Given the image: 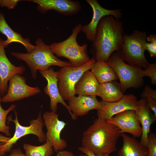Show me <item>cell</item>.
I'll list each match as a JSON object with an SVG mask.
<instances>
[{"label":"cell","mask_w":156,"mask_h":156,"mask_svg":"<svg viewBox=\"0 0 156 156\" xmlns=\"http://www.w3.org/2000/svg\"><path fill=\"white\" fill-rule=\"evenodd\" d=\"M58 114L52 112H45L43 119L47 132L46 140L49 141L56 153L64 150L67 146L66 141L60 137L61 133L67 123L58 118Z\"/></svg>","instance_id":"cell-9"},{"label":"cell","mask_w":156,"mask_h":156,"mask_svg":"<svg viewBox=\"0 0 156 156\" xmlns=\"http://www.w3.org/2000/svg\"><path fill=\"white\" fill-rule=\"evenodd\" d=\"M146 148L147 156H156V135L149 133L147 136Z\"/></svg>","instance_id":"cell-26"},{"label":"cell","mask_w":156,"mask_h":156,"mask_svg":"<svg viewBox=\"0 0 156 156\" xmlns=\"http://www.w3.org/2000/svg\"><path fill=\"white\" fill-rule=\"evenodd\" d=\"M3 40L0 37V95L2 96L8 91L10 79L14 75L23 74L25 70L23 66H16L9 60L5 53Z\"/></svg>","instance_id":"cell-16"},{"label":"cell","mask_w":156,"mask_h":156,"mask_svg":"<svg viewBox=\"0 0 156 156\" xmlns=\"http://www.w3.org/2000/svg\"><path fill=\"white\" fill-rule=\"evenodd\" d=\"M142 75L144 77L147 76L151 79V83L156 84V63L149 64L147 67L143 70Z\"/></svg>","instance_id":"cell-27"},{"label":"cell","mask_w":156,"mask_h":156,"mask_svg":"<svg viewBox=\"0 0 156 156\" xmlns=\"http://www.w3.org/2000/svg\"><path fill=\"white\" fill-rule=\"evenodd\" d=\"M23 148L26 156H51L54 150L50 142L46 140L43 144L38 146L24 143Z\"/></svg>","instance_id":"cell-24"},{"label":"cell","mask_w":156,"mask_h":156,"mask_svg":"<svg viewBox=\"0 0 156 156\" xmlns=\"http://www.w3.org/2000/svg\"><path fill=\"white\" fill-rule=\"evenodd\" d=\"M82 26L81 23L76 25L72 29L71 35L65 40L49 45L54 55L67 58L72 67L82 66L90 60L88 53V44H85L81 46L77 42V37L81 31Z\"/></svg>","instance_id":"cell-4"},{"label":"cell","mask_w":156,"mask_h":156,"mask_svg":"<svg viewBox=\"0 0 156 156\" xmlns=\"http://www.w3.org/2000/svg\"><path fill=\"white\" fill-rule=\"evenodd\" d=\"M146 98L150 109L153 111L155 116L156 117V100L151 97H147Z\"/></svg>","instance_id":"cell-31"},{"label":"cell","mask_w":156,"mask_h":156,"mask_svg":"<svg viewBox=\"0 0 156 156\" xmlns=\"http://www.w3.org/2000/svg\"><path fill=\"white\" fill-rule=\"evenodd\" d=\"M18 0H0V5L2 7H5L9 9L14 8L17 5Z\"/></svg>","instance_id":"cell-29"},{"label":"cell","mask_w":156,"mask_h":156,"mask_svg":"<svg viewBox=\"0 0 156 156\" xmlns=\"http://www.w3.org/2000/svg\"><path fill=\"white\" fill-rule=\"evenodd\" d=\"M99 83L96 78L89 70L86 71L76 84L75 94L97 96Z\"/></svg>","instance_id":"cell-21"},{"label":"cell","mask_w":156,"mask_h":156,"mask_svg":"<svg viewBox=\"0 0 156 156\" xmlns=\"http://www.w3.org/2000/svg\"><path fill=\"white\" fill-rule=\"evenodd\" d=\"M88 156L86 154H85L84 155H82V154H81V155H80L79 156Z\"/></svg>","instance_id":"cell-36"},{"label":"cell","mask_w":156,"mask_h":156,"mask_svg":"<svg viewBox=\"0 0 156 156\" xmlns=\"http://www.w3.org/2000/svg\"><path fill=\"white\" fill-rule=\"evenodd\" d=\"M37 4V10L42 13L51 10L66 16H71L78 13L81 6L78 1L70 0H29Z\"/></svg>","instance_id":"cell-15"},{"label":"cell","mask_w":156,"mask_h":156,"mask_svg":"<svg viewBox=\"0 0 156 156\" xmlns=\"http://www.w3.org/2000/svg\"><path fill=\"white\" fill-rule=\"evenodd\" d=\"M107 121L118 127L121 134L128 133L135 138L141 137L142 129L141 124L134 110L122 112Z\"/></svg>","instance_id":"cell-14"},{"label":"cell","mask_w":156,"mask_h":156,"mask_svg":"<svg viewBox=\"0 0 156 156\" xmlns=\"http://www.w3.org/2000/svg\"><path fill=\"white\" fill-rule=\"evenodd\" d=\"M145 50H147L151 57H156V45L147 42L144 45Z\"/></svg>","instance_id":"cell-30"},{"label":"cell","mask_w":156,"mask_h":156,"mask_svg":"<svg viewBox=\"0 0 156 156\" xmlns=\"http://www.w3.org/2000/svg\"><path fill=\"white\" fill-rule=\"evenodd\" d=\"M1 97L0 95V132L4 133L6 136L10 137L11 136L10 131V128L6 124L7 117L10 112L14 110L16 105L12 104L7 109L5 110L1 105Z\"/></svg>","instance_id":"cell-25"},{"label":"cell","mask_w":156,"mask_h":156,"mask_svg":"<svg viewBox=\"0 0 156 156\" xmlns=\"http://www.w3.org/2000/svg\"><path fill=\"white\" fill-rule=\"evenodd\" d=\"M78 150L81 152H82L83 153L87 155L88 156H100L98 155H97L94 153H93L92 152L88 150L86 148L83 147V146L79 147L78 148ZM110 156L109 155H106L104 156Z\"/></svg>","instance_id":"cell-33"},{"label":"cell","mask_w":156,"mask_h":156,"mask_svg":"<svg viewBox=\"0 0 156 156\" xmlns=\"http://www.w3.org/2000/svg\"><path fill=\"white\" fill-rule=\"evenodd\" d=\"M96 60L93 57L86 64L80 66H66L58 71V87L64 100L69 101L75 96V86L83 74L90 69Z\"/></svg>","instance_id":"cell-8"},{"label":"cell","mask_w":156,"mask_h":156,"mask_svg":"<svg viewBox=\"0 0 156 156\" xmlns=\"http://www.w3.org/2000/svg\"><path fill=\"white\" fill-rule=\"evenodd\" d=\"M146 32L135 29L130 35H124L121 57L128 64L145 69L150 63L144 55V45L147 42Z\"/></svg>","instance_id":"cell-6"},{"label":"cell","mask_w":156,"mask_h":156,"mask_svg":"<svg viewBox=\"0 0 156 156\" xmlns=\"http://www.w3.org/2000/svg\"><path fill=\"white\" fill-rule=\"evenodd\" d=\"M120 134L118 127L98 118L83 132L82 146L97 155H109L117 151L116 143Z\"/></svg>","instance_id":"cell-2"},{"label":"cell","mask_w":156,"mask_h":156,"mask_svg":"<svg viewBox=\"0 0 156 156\" xmlns=\"http://www.w3.org/2000/svg\"><path fill=\"white\" fill-rule=\"evenodd\" d=\"M14 113L15 117L14 119L12 120L11 116L8 117L9 120L12 121L15 126L13 136L8 137L0 134V156H4L5 153L10 152L18 140L27 135H36L40 142H44L46 140V135L43 130L44 124L41 112L36 119L31 120L29 122L30 125L28 126L21 125L19 122L17 113L16 110Z\"/></svg>","instance_id":"cell-5"},{"label":"cell","mask_w":156,"mask_h":156,"mask_svg":"<svg viewBox=\"0 0 156 156\" xmlns=\"http://www.w3.org/2000/svg\"><path fill=\"white\" fill-rule=\"evenodd\" d=\"M140 97L142 98L151 97L156 100V91L152 89L149 86L146 85L141 94Z\"/></svg>","instance_id":"cell-28"},{"label":"cell","mask_w":156,"mask_h":156,"mask_svg":"<svg viewBox=\"0 0 156 156\" xmlns=\"http://www.w3.org/2000/svg\"><path fill=\"white\" fill-rule=\"evenodd\" d=\"M116 73L123 92L130 88H138L144 84L141 67L126 63L121 57L120 51L114 52L107 62Z\"/></svg>","instance_id":"cell-7"},{"label":"cell","mask_w":156,"mask_h":156,"mask_svg":"<svg viewBox=\"0 0 156 156\" xmlns=\"http://www.w3.org/2000/svg\"><path fill=\"white\" fill-rule=\"evenodd\" d=\"M136 97L132 94L124 95L118 101L107 102L101 101L99 107L96 109L98 118L107 120L115 115L128 110L135 111L138 108Z\"/></svg>","instance_id":"cell-11"},{"label":"cell","mask_w":156,"mask_h":156,"mask_svg":"<svg viewBox=\"0 0 156 156\" xmlns=\"http://www.w3.org/2000/svg\"><path fill=\"white\" fill-rule=\"evenodd\" d=\"M93 11L91 21L87 25L82 26L81 31L84 33L86 38L93 42L95 38L96 28L101 18L104 16L111 15L117 19L121 18L122 14L121 10H109L102 7L96 0H87Z\"/></svg>","instance_id":"cell-12"},{"label":"cell","mask_w":156,"mask_h":156,"mask_svg":"<svg viewBox=\"0 0 156 156\" xmlns=\"http://www.w3.org/2000/svg\"><path fill=\"white\" fill-rule=\"evenodd\" d=\"M135 112L142 125V134L140 142L146 148L148 135L150 133L151 125L155 121L156 117L152 113L146 98L138 101V108Z\"/></svg>","instance_id":"cell-18"},{"label":"cell","mask_w":156,"mask_h":156,"mask_svg":"<svg viewBox=\"0 0 156 156\" xmlns=\"http://www.w3.org/2000/svg\"><path fill=\"white\" fill-rule=\"evenodd\" d=\"M123 93L120 83L114 80L99 84L97 96L100 97L103 101L113 102L121 99L124 95Z\"/></svg>","instance_id":"cell-22"},{"label":"cell","mask_w":156,"mask_h":156,"mask_svg":"<svg viewBox=\"0 0 156 156\" xmlns=\"http://www.w3.org/2000/svg\"><path fill=\"white\" fill-rule=\"evenodd\" d=\"M124 28L120 19L109 15L102 17L96 28L91 50L96 61L107 62L114 52L121 50L123 42Z\"/></svg>","instance_id":"cell-1"},{"label":"cell","mask_w":156,"mask_h":156,"mask_svg":"<svg viewBox=\"0 0 156 156\" xmlns=\"http://www.w3.org/2000/svg\"><path fill=\"white\" fill-rule=\"evenodd\" d=\"M0 32L7 38V40L3 42L4 48L10 44L16 42L22 44L26 49L27 53L31 52L35 49V45L31 44L29 38H23L20 33L14 31L10 27L2 12L0 13Z\"/></svg>","instance_id":"cell-19"},{"label":"cell","mask_w":156,"mask_h":156,"mask_svg":"<svg viewBox=\"0 0 156 156\" xmlns=\"http://www.w3.org/2000/svg\"><path fill=\"white\" fill-rule=\"evenodd\" d=\"M35 48L30 53L12 52L11 55L18 60L25 62L29 68L33 78H36L37 71H44L52 66L63 68L71 66L68 62L62 61L52 52L49 45L47 44L41 38L35 41Z\"/></svg>","instance_id":"cell-3"},{"label":"cell","mask_w":156,"mask_h":156,"mask_svg":"<svg viewBox=\"0 0 156 156\" xmlns=\"http://www.w3.org/2000/svg\"><path fill=\"white\" fill-rule=\"evenodd\" d=\"M146 41L149 42L150 43H153L156 45V34H154L150 35L149 36H147Z\"/></svg>","instance_id":"cell-35"},{"label":"cell","mask_w":156,"mask_h":156,"mask_svg":"<svg viewBox=\"0 0 156 156\" xmlns=\"http://www.w3.org/2000/svg\"><path fill=\"white\" fill-rule=\"evenodd\" d=\"M123 144L118 151L117 156H147V148L142 146L140 142L133 137L125 133H121Z\"/></svg>","instance_id":"cell-20"},{"label":"cell","mask_w":156,"mask_h":156,"mask_svg":"<svg viewBox=\"0 0 156 156\" xmlns=\"http://www.w3.org/2000/svg\"><path fill=\"white\" fill-rule=\"evenodd\" d=\"M10 153L9 156H26L19 148L12 149Z\"/></svg>","instance_id":"cell-32"},{"label":"cell","mask_w":156,"mask_h":156,"mask_svg":"<svg viewBox=\"0 0 156 156\" xmlns=\"http://www.w3.org/2000/svg\"><path fill=\"white\" fill-rule=\"evenodd\" d=\"M41 75L44 77L47 81V84L44 88V92L49 97L50 109L51 112L56 113L58 109L57 104H62L68 110L72 119L76 120L77 119L70 111L68 105L65 102L60 95L58 90L57 83L58 71H56L50 67L46 70H39Z\"/></svg>","instance_id":"cell-13"},{"label":"cell","mask_w":156,"mask_h":156,"mask_svg":"<svg viewBox=\"0 0 156 156\" xmlns=\"http://www.w3.org/2000/svg\"><path fill=\"white\" fill-rule=\"evenodd\" d=\"M56 156H74L71 151L62 150L56 153Z\"/></svg>","instance_id":"cell-34"},{"label":"cell","mask_w":156,"mask_h":156,"mask_svg":"<svg viewBox=\"0 0 156 156\" xmlns=\"http://www.w3.org/2000/svg\"><path fill=\"white\" fill-rule=\"evenodd\" d=\"M90 70L99 84L118 79L114 70L107 62L103 60L96 61Z\"/></svg>","instance_id":"cell-23"},{"label":"cell","mask_w":156,"mask_h":156,"mask_svg":"<svg viewBox=\"0 0 156 156\" xmlns=\"http://www.w3.org/2000/svg\"></svg>","instance_id":"cell-37"},{"label":"cell","mask_w":156,"mask_h":156,"mask_svg":"<svg viewBox=\"0 0 156 156\" xmlns=\"http://www.w3.org/2000/svg\"><path fill=\"white\" fill-rule=\"evenodd\" d=\"M9 86L6 93L1 97V101L7 103L13 102L40 93L38 87H32L26 83V79L19 74L13 75L9 79Z\"/></svg>","instance_id":"cell-10"},{"label":"cell","mask_w":156,"mask_h":156,"mask_svg":"<svg viewBox=\"0 0 156 156\" xmlns=\"http://www.w3.org/2000/svg\"><path fill=\"white\" fill-rule=\"evenodd\" d=\"M68 105L70 111L77 119L78 117L87 114L93 109H97L100 103L96 96L79 95L68 101Z\"/></svg>","instance_id":"cell-17"}]
</instances>
